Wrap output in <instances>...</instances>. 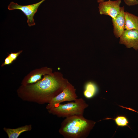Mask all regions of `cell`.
Returning <instances> with one entry per match:
<instances>
[{"label": "cell", "instance_id": "obj_1", "mask_svg": "<svg viewBox=\"0 0 138 138\" xmlns=\"http://www.w3.org/2000/svg\"><path fill=\"white\" fill-rule=\"evenodd\" d=\"M69 82L60 72L45 76L40 81L26 87L28 91L20 96L24 100L40 104L48 103L65 89Z\"/></svg>", "mask_w": 138, "mask_h": 138}, {"label": "cell", "instance_id": "obj_2", "mask_svg": "<svg viewBox=\"0 0 138 138\" xmlns=\"http://www.w3.org/2000/svg\"><path fill=\"white\" fill-rule=\"evenodd\" d=\"M96 123L85 118L83 115H74L65 118L59 132L65 138H86Z\"/></svg>", "mask_w": 138, "mask_h": 138}, {"label": "cell", "instance_id": "obj_3", "mask_svg": "<svg viewBox=\"0 0 138 138\" xmlns=\"http://www.w3.org/2000/svg\"><path fill=\"white\" fill-rule=\"evenodd\" d=\"M88 106L82 98H77L74 102L56 105L48 110L50 114L59 117L66 118L76 115H83L85 109Z\"/></svg>", "mask_w": 138, "mask_h": 138}, {"label": "cell", "instance_id": "obj_4", "mask_svg": "<svg viewBox=\"0 0 138 138\" xmlns=\"http://www.w3.org/2000/svg\"><path fill=\"white\" fill-rule=\"evenodd\" d=\"M77 97L75 89L69 82L63 90L53 98L48 103L46 108L49 110L55 105L64 101H75Z\"/></svg>", "mask_w": 138, "mask_h": 138}, {"label": "cell", "instance_id": "obj_5", "mask_svg": "<svg viewBox=\"0 0 138 138\" xmlns=\"http://www.w3.org/2000/svg\"><path fill=\"white\" fill-rule=\"evenodd\" d=\"M45 0H42L37 3L27 5H21L13 2H11L8 6L9 10L18 9L21 10L27 16V23L29 26L35 25L33 17L40 5Z\"/></svg>", "mask_w": 138, "mask_h": 138}, {"label": "cell", "instance_id": "obj_6", "mask_svg": "<svg viewBox=\"0 0 138 138\" xmlns=\"http://www.w3.org/2000/svg\"><path fill=\"white\" fill-rule=\"evenodd\" d=\"M121 0L112 1L110 0L99 3L98 7L101 15H109L114 18L120 13Z\"/></svg>", "mask_w": 138, "mask_h": 138}, {"label": "cell", "instance_id": "obj_7", "mask_svg": "<svg viewBox=\"0 0 138 138\" xmlns=\"http://www.w3.org/2000/svg\"><path fill=\"white\" fill-rule=\"evenodd\" d=\"M119 43L128 48L138 50V30H126L120 37Z\"/></svg>", "mask_w": 138, "mask_h": 138}, {"label": "cell", "instance_id": "obj_8", "mask_svg": "<svg viewBox=\"0 0 138 138\" xmlns=\"http://www.w3.org/2000/svg\"><path fill=\"white\" fill-rule=\"evenodd\" d=\"M124 10V7H121L120 13L114 18L112 19L113 33L117 38L120 37L125 30V20Z\"/></svg>", "mask_w": 138, "mask_h": 138}, {"label": "cell", "instance_id": "obj_9", "mask_svg": "<svg viewBox=\"0 0 138 138\" xmlns=\"http://www.w3.org/2000/svg\"><path fill=\"white\" fill-rule=\"evenodd\" d=\"M32 125H27L15 129H10L5 127L4 130L7 134L9 138H18L23 132L30 131Z\"/></svg>", "mask_w": 138, "mask_h": 138}, {"label": "cell", "instance_id": "obj_10", "mask_svg": "<svg viewBox=\"0 0 138 138\" xmlns=\"http://www.w3.org/2000/svg\"><path fill=\"white\" fill-rule=\"evenodd\" d=\"M125 29L138 30V17L126 12H125Z\"/></svg>", "mask_w": 138, "mask_h": 138}, {"label": "cell", "instance_id": "obj_11", "mask_svg": "<svg viewBox=\"0 0 138 138\" xmlns=\"http://www.w3.org/2000/svg\"><path fill=\"white\" fill-rule=\"evenodd\" d=\"M98 90V86L95 83L92 81H89L85 84L84 95L87 98H91L97 94Z\"/></svg>", "mask_w": 138, "mask_h": 138}, {"label": "cell", "instance_id": "obj_12", "mask_svg": "<svg viewBox=\"0 0 138 138\" xmlns=\"http://www.w3.org/2000/svg\"><path fill=\"white\" fill-rule=\"evenodd\" d=\"M45 74L51 75H53L54 74L52 73L51 69L47 68L42 72L36 74L32 76L27 81V83L32 84L37 82L41 78L42 76Z\"/></svg>", "mask_w": 138, "mask_h": 138}, {"label": "cell", "instance_id": "obj_13", "mask_svg": "<svg viewBox=\"0 0 138 138\" xmlns=\"http://www.w3.org/2000/svg\"><path fill=\"white\" fill-rule=\"evenodd\" d=\"M112 119L114 120L116 124L118 126L124 127L128 126L129 122L127 118L125 116L118 115L116 118H106L104 120Z\"/></svg>", "mask_w": 138, "mask_h": 138}, {"label": "cell", "instance_id": "obj_14", "mask_svg": "<svg viewBox=\"0 0 138 138\" xmlns=\"http://www.w3.org/2000/svg\"><path fill=\"white\" fill-rule=\"evenodd\" d=\"M21 51H20L16 53H11L9 54V56L13 61L15 60L18 55L21 53Z\"/></svg>", "mask_w": 138, "mask_h": 138}, {"label": "cell", "instance_id": "obj_15", "mask_svg": "<svg viewBox=\"0 0 138 138\" xmlns=\"http://www.w3.org/2000/svg\"><path fill=\"white\" fill-rule=\"evenodd\" d=\"M13 61L9 56L7 57L5 59L3 65H6L10 64L12 63Z\"/></svg>", "mask_w": 138, "mask_h": 138}, {"label": "cell", "instance_id": "obj_16", "mask_svg": "<svg viewBox=\"0 0 138 138\" xmlns=\"http://www.w3.org/2000/svg\"><path fill=\"white\" fill-rule=\"evenodd\" d=\"M104 0H97V2L99 3L100 2L104 1ZM130 1H131L132 2H133L135 0H130Z\"/></svg>", "mask_w": 138, "mask_h": 138}]
</instances>
